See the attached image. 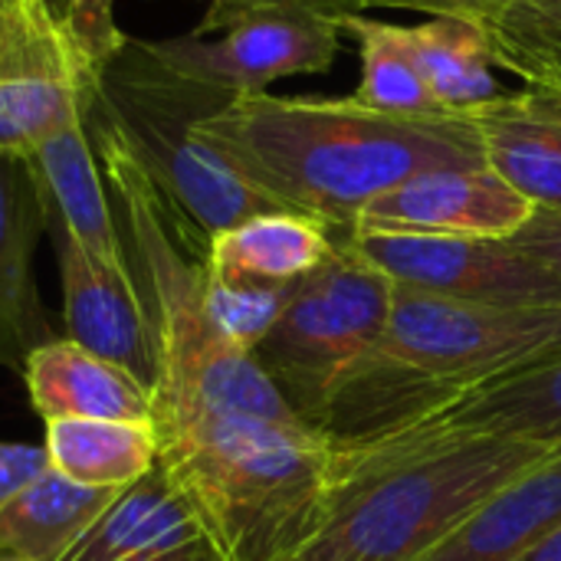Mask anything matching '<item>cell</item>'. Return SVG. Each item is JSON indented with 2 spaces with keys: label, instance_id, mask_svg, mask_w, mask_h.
Wrapping results in <instances>:
<instances>
[{
  "label": "cell",
  "instance_id": "8992f818",
  "mask_svg": "<svg viewBox=\"0 0 561 561\" xmlns=\"http://www.w3.org/2000/svg\"><path fill=\"white\" fill-rule=\"evenodd\" d=\"M230 99L224 89L161 66L145 39L128 36L125 49L102 69L99 99L92 102L204 250L214 233L283 210L201 138V122Z\"/></svg>",
  "mask_w": 561,
  "mask_h": 561
},
{
  "label": "cell",
  "instance_id": "9a60e30c",
  "mask_svg": "<svg viewBox=\"0 0 561 561\" xmlns=\"http://www.w3.org/2000/svg\"><path fill=\"white\" fill-rule=\"evenodd\" d=\"M26 164L46 210V227L69 233L95 260L128 266L118 217L105 174L99 168L85 115L36 145L26 154Z\"/></svg>",
  "mask_w": 561,
  "mask_h": 561
},
{
  "label": "cell",
  "instance_id": "5bb4252c",
  "mask_svg": "<svg viewBox=\"0 0 561 561\" xmlns=\"http://www.w3.org/2000/svg\"><path fill=\"white\" fill-rule=\"evenodd\" d=\"M43 233L46 210L26 158L0 151V365L20 375L26 358L56 339L33 279Z\"/></svg>",
  "mask_w": 561,
  "mask_h": 561
},
{
  "label": "cell",
  "instance_id": "e0dca14e",
  "mask_svg": "<svg viewBox=\"0 0 561 561\" xmlns=\"http://www.w3.org/2000/svg\"><path fill=\"white\" fill-rule=\"evenodd\" d=\"M561 529V447L493 493L450 539L417 561H523Z\"/></svg>",
  "mask_w": 561,
  "mask_h": 561
},
{
  "label": "cell",
  "instance_id": "ffe728a7",
  "mask_svg": "<svg viewBox=\"0 0 561 561\" xmlns=\"http://www.w3.org/2000/svg\"><path fill=\"white\" fill-rule=\"evenodd\" d=\"M483 161L536 210H561V131L529 102L526 89L470 115Z\"/></svg>",
  "mask_w": 561,
  "mask_h": 561
},
{
  "label": "cell",
  "instance_id": "f1b7e54d",
  "mask_svg": "<svg viewBox=\"0 0 561 561\" xmlns=\"http://www.w3.org/2000/svg\"><path fill=\"white\" fill-rule=\"evenodd\" d=\"M46 470H49L46 447L0 440V506L10 503L23 486H30Z\"/></svg>",
  "mask_w": 561,
  "mask_h": 561
},
{
  "label": "cell",
  "instance_id": "52a82bcc",
  "mask_svg": "<svg viewBox=\"0 0 561 561\" xmlns=\"http://www.w3.org/2000/svg\"><path fill=\"white\" fill-rule=\"evenodd\" d=\"M391 299L394 283L342 233L335 253L296 283L279 319L253 348L256 365L309 427H322L348 371L378 345Z\"/></svg>",
  "mask_w": 561,
  "mask_h": 561
},
{
  "label": "cell",
  "instance_id": "7402d4cb",
  "mask_svg": "<svg viewBox=\"0 0 561 561\" xmlns=\"http://www.w3.org/2000/svg\"><path fill=\"white\" fill-rule=\"evenodd\" d=\"M404 39L440 112L470 118L506 95L496 79L500 66L493 59L490 36L480 23L431 16L417 26H404Z\"/></svg>",
  "mask_w": 561,
  "mask_h": 561
},
{
  "label": "cell",
  "instance_id": "d6986e66",
  "mask_svg": "<svg viewBox=\"0 0 561 561\" xmlns=\"http://www.w3.org/2000/svg\"><path fill=\"white\" fill-rule=\"evenodd\" d=\"M414 424L561 447V352L503 375Z\"/></svg>",
  "mask_w": 561,
  "mask_h": 561
},
{
  "label": "cell",
  "instance_id": "30bf717a",
  "mask_svg": "<svg viewBox=\"0 0 561 561\" xmlns=\"http://www.w3.org/2000/svg\"><path fill=\"white\" fill-rule=\"evenodd\" d=\"M339 23L302 13H256L220 36L145 39V49L178 76L224 89L230 95L266 92L289 76L332 69L339 56Z\"/></svg>",
  "mask_w": 561,
  "mask_h": 561
},
{
  "label": "cell",
  "instance_id": "2e32d148",
  "mask_svg": "<svg viewBox=\"0 0 561 561\" xmlns=\"http://www.w3.org/2000/svg\"><path fill=\"white\" fill-rule=\"evenodd\" d=\"M23 381L43 424L59 417L151 421V388L72 339L39 345L23 365Z\"/></svg>",
  "mask_w": 561,
  "mask_h": 561
},
{
  "label": "cell",
  "instance_id": "6da1fadb",
  "mask_svg": "<svg viewBox=\"0 0 561 561\" xmlns=\"http://www.w3.org/2000/svg\"><path fill=\"white\" fill-rule=\"evenodd\" d=\"M201 138L283 210L352 233L394 184L440 168H483L473 118L385 115L352 99L233 95L201 122Z\"/></svg>",
  "mask_w": 561,
  "mask_h": 561
},
{
  "label": "cell",
  "instance_id": "836d02e7",
  "mask_svg": "<svg viewBox=\"0 0 561 561\" xmlns=\"http://www.w3.org/2000/svg\"><path fill=\"white\" fill-rule=\"evenodd\" d=\"M0 561H26V559H16V556H7V552H0Z\"/></svg>",
  "mask_w": 561,
  "mask_h": 561
},
{
  "label": "cell",
  "instance_id": "4fadbf2b",
  "mask_svg": "<svg viewBox=\"0 0 561 561\" xmlns=\"http://www.w3.org/2000/svg\"><path fill=\"white\" fill-rule=\"evenodd\" d=\"M59 561H217L194 510L161 463L118 490Z\"/></svg>",
  "mask_w": 561,
  "mask_h": 561
},
{
  "label": "cell",
  "instance_id": "d590c367",
  "mask_svg": "<svg viewBox=\"0 0 561 561\" xmlns=\"http://www.w3.org/2000/svg\"><path fill=\"white\" fill-rule=\"evenodd\" d=\"M283 561H299V559H296V556H293V559H283Z\"/></svg>",
  "mask_w": 561,
  "mask_h": 561
},
{
  "label": "cell",
  "instance_id": "4316f807",
  "mask_svg": "<svg viewBox=\"0 0 561 561\" xmlns=\"http://www.w3.org/2000/svg\"><path fill=\"white\" fill-rule=\"evenodd\" d=\"M362 10H368V0H207V10L191 33L210 36L256 13H302L339 23Z\"/></svg>",
  "mask_w": 561,
  "mask_h": 561
},
{
  "label": "cell",
  "instance_id": "44dd1931",
  "mask_svg": "<svg viewBox=\"0 0 561 561\" xmlns=\"http://www.w3.org/2000/svg\"><path fill=\"white\" fill-rule=\"evenodd\" d=\"M115 496L118 490L82 486L49 467L0 506V552L26 561H59Z\"/></svg>",
  "mask_w": 561,
  "mask_h": 561
},
{
  "label": "cell",
  "instance_id": "484cf974",
  "mask_svg": "<svg viewBox=\"0 0 561 561\" xmlns=\"http://www.w3.org/2000/svg\"><path fill=\"white\" fill-rule=\"evenodd\" d=\"M207 270V266H204ZM293 286H243V283H217L207 276V306L230 345L253 355V348L266 339L283 306L289 302Z\"/></svg>",
  "mask_w": 561,
  "mask_h": 561
},
{
  "label": "cell",
  "instance_id": "277c9868",
  "mask_svg": "<svg viewBox=\"0 0 561 561\" xmlns=\"http://www.w3.org/2000/svg\"><path fill=\"white\" fill-rule=\"evenodd\" d=\"M559 352L561 306L457 302L394 286L378 345L348 371L319 431L332 447L362 444Z\"/></svg>",
  "mask_w": 561,
  "mask_h": 561
},
{
  "label": "cell",
  "instance_id": "83f0119b",
  "mask_svg": "<svg viewBox=\"0 0 561 561\" xmlns=\"http://www.w3.org/2000/svg\"><path fill=\"white\" fill-rule=\"evenodd\" d=\"M59 13L99 69H105L128 43L115 23V0H62Z\"/></svg>",
  "mask_w": 561,
  "mask_h": 561
},
{
  "label": "cell",
  "instance_id": "d4e9b609",
  "mask_svg": "<svg viewBox=\"0 0 561 561\" xmlns=\"http://www.w3.org/2000/svg\"><path fill=\"white\" fill-rule=\"evenodd\" d=\"M486 36L496 66L523 85L561 89V0H510Z\"/></svg>",
  "mask_w": 561,
  "mask_h": 561
},
{
  "label": "cell",
  "instance_id": "cb8c5ba5",
  "mask_svg": "<svg viewBox=\"0 0 561 561\" xmlns=\"http://www.w3.org/2000/svg\"><path fill=\"white\" fill-rule=\"evenodd\" d=\"M339 30H345L358 43L362 56V79L358 89L348 95L355 105L385 115H447L424 82L401 23L352 13L339 20Z\"/></svg>",
  "mask_w": 561,
  "mask_h": 561
},
{
  "label": "cell",
  "instance_id": "1f68e13d",
  "mask_svg": "<svg viewBox=\"0 0 561 561\" xmlns=\"http://www.w3.org/2000/svg\"><path fill=\"white\" fill-rule=\"evenodd\" d=\"M526 89V95H529V102L556 125L561 131V95L559 92H546V89H529V85H523Z\"/></svg>",
  "mask_w": 561,
  "mask_h": 561
},
{
  "label": "cell",
  "instance_id": "7c38bea8",
  "mask_svg": "<svg viewBox=\"0 0 561 561\" xmlns=\"http://www.w3.org/2000/svg\"><path fill=\"white\" fill-rule=\"evenodd\" d=\"M56 247L62 283V322L66 339L95 352L105 362L128 368L151 388L154 348L148 316L128 266L95 260L69 233L46 227Z\"/></svg>",
  "mask_w": 561,
  "mask_h": 561
},
{
  "label": "cell",
  "instance_id": "603a6c76",
  "mask_svg": "<svg viewBox=\"0 0 561 561\" xmlns=\"http://www.w3.org/2000/svg\"><path fill=\"white\" fill-rule=\"evenodd\" d=\"M49 467L72 483L125 490L158 467V431L151 421H46Z\"/></svg>",
  "mask_w": 561,
  "mask_h": 561
},
{
  "label": "cell",
  "instance_id": "f546056e",
  "mask_svg": "<svg viewBox=\"0 0 561 561\" xmlns=\"http://www.w3.org/2000/svg\"><path fill=\"white\" fill-rule=\"evenodd\" d=\"M510 243L539 260L561 283V210H536L529 224L516 237H510Z\"/></svg>",
  "mask_w": 561,
  "mask_h": 561
},
{
  "label": "cell",
  "instance_id": "ac0fdd59",
  "mask_svg": "<svg viewBox=\"0 0 561 561\" xmlns=\"http://www.w3.org/2000/svg\"><path fill=\"white\" fill-rule=\"evenodd\" d=\"M339 247V237L296 210L256 214L207 240L204 266L217 283L293 286L319 270Z\"/></svg>",
  "mask_w": 561,
  "mask_h": 561
},
{
  "label": "cell",
  "instance_id": "d6a6232c",
  "mask_svg": "<svg viewBox=\"0 0 561 561\" xmlns=\"http://www.w3.org/2000/svg\"><path fill=\"white\" fill-rule=\"evenodd\" d=\"M523 561H561V529L552 533L542 546H536Z\"/></svg>",
  "mask_w": 561,
  "mask_h": 561
},
{
  "label": "cell",
  "instance_id": "5b68a950",
  "mask_svg": "<svg viewBox=\"0 0 561 561\" xmlns=\"http://www.w3.org/2000/svg\"><path fill=\"white\" fill-rule=\"evenodd\" d=\"M158 463L194 510L217 561H283L322 529L332 444L316 427L194 411L154 424Z\"/></svg>",
  "mask_w": 561,
  "mask_h": 561
},
{
  "label": "cell",
  "instance_id": "4dcf8cb0",
  "mask_svg": "<svg viewBox=\"0 0 561 561\" xmlns=\"http://www.w3.org/2000/svg\"><path fill=\"white\" fill-rule=\"evenodd\" d=\"M510 0H368V10H417L427 16H460L483 30L506 10Z\"/></svg>",
  "mask_w": 561,
  "mask_h": 561
},
{
  "label": "cell",
  "instance_id": "3957f363",
  "mask_svg": "<svg viewBox=\"0 0 561 561\" xmlns=\"http://www.w3.org/2000/svg\"><path fill=\"white\" fill-rule=\"evenodd\" d=\"M552 450L496 434L411 424L332 447V500L299 561H417Z\"/></svg>",
  "mask_w": 561,
  "mask_h": 561
},
{
  "label": "cell",
  "instance_id": "e575fe53",
  "mask_svg": "<svg viewBox=\"0 0 561 561\" xmlns=\"http://www.w3.org/2000/svg\"><path fill=\"white\" fill-rule=\"evenodd\" d=\"M529 89H533V85H529ZM546 92H559V95H561V89H546Z\"/></svg>",
  "mask_w": 561,
  "mask_h": 561
},
{
  "label": "cell",
  "instance_id": "7a4b0ae2",
  "mask_svg": "<svg viewBox=\"0 0 561 561\" xmlns=\"http://www.w3.org/2000/svg\"><path fill=\"white\" fill-rule=\"evenodd\" d=\"M85 122L102 158L125 263L151 329V424L194 411H227L283 427H309L256 358L230 345L217 329L207 306L204 256H194V247H187L194 233H181V217L135 161L118 128L95 105L85 112Z\"/></svg>",
  "mask_w": 561,
  "mask_h": 561
},
{
  "label": "cell",
  "instance_id": "ba28073f",
  "mask_svg": "<svg viewBox=\"0 0 561 561\" xmlns=\"http://www.w3.org/2000/svg\"><path fill=\"white\" fill-rule=\"evenodd\" d=\"M99 79L53 0H0V151L26 158L82 118Z\"/></svg>",
  "mask_w": 561,
  "mask_h": 561
},
{
  "label": "cell",
  "instance_id": "8fae6325",
  "mask_svg": "<svg viewBox=\"0 0 561 561\" xmlns=\"http://www.w3.org/2000/svg\"><path fill=\"white\" fill-rule=\"evenodd\" d=\"M533 214L536 204L486 164L440 168L414 174L378 194L358 214L355 230L510 240L529 224Z\"/></svg>",
  "mask_w": 561,
  "mask_h": 561
},
{
  "label": "cell",
  "instance_id": "9c48e42d",
  "mask_svg": "<svg viewBox=\"0 0 561 561\" xmlns=\"http://www.w3.org/2000/svg\"><path fill=\"white\" fill-rule=\"evenodd\" d=\"M345 240L401 289L486 306H561L559 279L510 240L375 230Z\"/></svg>",
  "mask_w": 561,
  "mask_h": 561
}]
</instances>
